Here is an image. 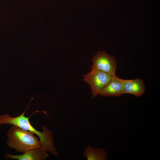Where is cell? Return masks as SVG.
<instances>
[{
  "mask_svg": "<svg viewBox=\"0 0 160 160\" xmlns=\"http://www.w3.org/2000/svg\"><path fill=\"white\" fill-rule=\"evenodd\" d=\"M26 109L20 115L16 117H12L7 113L0 115V125L9 124L16 126L36 134L39 138L41 148L58 158V153L54 144L52 132L44 125L42 126V132L36 130L30 124L29 117L24 116Z\"/></svg>",
  "mask_w": 160,
  "mask_h": 160,
  "instance_id": "6da1fadb",
  "label": "cell"
},
{
  "mask_svg": "<svg viewBox=\"0 0 160 160\" xmlns=\"http://www.w3.org/2000/svg\"><path fill=\"white\" fill-rule=\"evenodd\" d=\"M7 145L17 151L24 153L27 151L41 148L39 139L34 133L13 125L6 133Z\"/></svg>",
  "mask_w": 160,
  "mask_h": 160,
  "instance_id": "7a4b0ae2",
  "label": "cell"
},
{
  "mask_svg": "<svg viewBox=\"0 0 160 160\" xmlns=\"http://www.w3.org/2000/svg\"><path fill=\"white\" fill-rule=\"evenodd\" d=\"M113 76L110 74L96 69L92 65L91 70L84 75L83 81L88 84L90 87L93 99L111 81Z\"/></svg>",
  "mask_w": 160,
  "mask_h": 160,
  "instance_id": "3957f363",
  "label": "cell"
},
{
  "mask_svg": "<svg viewBox=\"0 0 160 160\" xmlns=\"http://www.w3.org/2000/svg\"><path fill=\"white\" fill-rule=\"evenodd\" d=\"M92 65L97 69L116 76L117 62L114 57L103 51H99L92 59Z\"/></svg>",
  "mask_w": 160,
  "mask_h": 160,
  "instance_id": "277c9868",
  "label": "cell"
},
{
  "mask_svg": "<svg viewBox=\"0 0 160 160\" xmlns=\"http://www.w3.org/2000/svg\"><path fill=\"white\" fill-rule=\"evenodd\" d=\"M48 156L47 152L41 148L28 150L23 154L19 155H12L7 153L4 155L5 159L19 160H44Z\"/></svg>",
  "mask_w": 160,
  "mask_h": 160,
  "instance_id": "5b68a950",
  "label": "cell"
},
{
  "mask_svg": "<svg viewBox=\"0 0 160 160\" xmlns=\"http://www.w3.org/2000/svg\"><path fill=\"white\" fill-rule=\"evenodd\" d=\"M145 90L144 82L140 79H124L122 89L123 95L129 94L139 97L143 95Z\"/></svg>",
  "mask_w": 160,
  "mask_h": 160,
  "instance_id": "8992f818",
  "label": "cell"
},
{
  "mask_svg": "<svg viewBox=\"0 0 160 160\" xmlns=\"http://www.w3.org/2000/svg\"><path fill=\"white\" fill-rule=\"evenodd\" d=\"M124 79L116 76H113L109 83L99 92L98 95L103 97H119L123 95L122 92Z\"/></svg>",
  "mask_w": 160,
  "mask_h": 160,
  "instance_id": "52a82bcc",
  "label": "cell"
},
{
  "mask_svg": "<svg viewBox=\"0 0 160 160\" xmlns=\"http://www.w3.org/2000/svg\"><path fill=\"white\" fill-rule=\"evenodd\" d=\"M87 160H106L108 154L105 150L102 148H94L89 145L83 152Z\"/></svg>",
  "mask_w": 160,
  "mask_h": 160,
  "instance_id": "ba28073f",
  "label": "cell"
}]
</instances>
